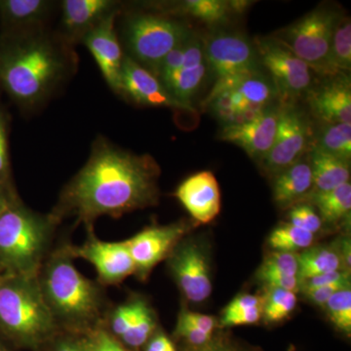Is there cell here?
I'll return each mask as SVG.
<instances>
[{
    "label": "cell",
    "instance_id": "d4e9b609",
    "mask_svg": "<svg viewBox=\"0 0 351 351\" xmlns=\"http://www.w3.org/2000/svg\"><path fill=\"white\" fill-rule=\"evenodd\" d=\"M207 69L206 62L196 68H181L160 82L182 108L191 110V99L204 80Z\"/></svg>",
    "mask_w": 351,
    "mask_h": 351
},
{
    "label": "cell",
    "instance_id": "ac0fdd59",
    "mask_svg": "<svg viewBox=\"0 0 351 351\" xmlns=\"http://www.w3.org/2000/svg\"><path fill=\"white\" fill-rule=\"evenodd\" d=\"M120 4L112 0H64L62 1L61 38L71 44L82 41L110 14L119 10Z\"/></svg>",
    "mask_w": 351,
    "mask_h": 351
},
{
    "label": "cell",
    "instance_id": "2e32d148",
    "mask_svg": "<svg viewBox=\"0 0 351 351\" xmlns=\"http://www.w3.org/2000/svg\"><path fill=\"white\" fill-rule=\"evenodd\" d=\"M278 119L279 110L267 108L244 123L226 125L219 137L239 145L251 158L262 161L274 145Z\"/></svg>",
    "mask_w": 351,
    "mask_h": 351
},
{
    "label": "cell",
    "instance_id": "3957f363",
    "mask_svg": "<svg viewBox=\"0 0 351 351\" xmlns=\"http://www.w3.org/2000/svg\"><path fill=\"white\" fill-rule=\"evenodd\" d=\"M56 325L38 276L0 272V332L22 345H36Z\"/></svg>",
    "mask_w": 351,
    "mask_h": 351
},
{
    "label": "cell",
    "instance_id": "b9f144b4",
    "mask_svg": "<svg viewBox=\"0 0 351 351\" xmlns=\"http://www.w3.org/2000/svg\"><path fill=\"white\" fill-rule=\"evenodd\" d=\"M265 298L258 297L256 295L244 294L235 298L228 304V306L223 309V315L228 316L232 314L241 313L253 307L263 306Z\"/></svg>",
    "mask_w": 351,
    "mask_h": 351
},
{
    "label": "cell",
    "instance_id": "d6986e66",
    "mask_svg": "<svg viewBox=\"0 0 351 351\" xmlns=\"http://www.w3.org/2000/svg\"><path fill=\"white\" fill-rule=\"evenodd\" d=\"M309 103L314 114L326 125L351 123V88L346 75L336 78L311 91Z\"/></svg>",
    "mask_w": 351,
    "mask_h": 351
},
{
    "label": "cell",
    "instance_id": "d590c367",
    "mask_svg": "<svg viewBox=\"0 0 351 351\" xmlns=\"http://www.w3.org/2000/svg\"><path fill=\"white\" fill-rule=\"evenodd\" d=\"M289 219H290L291 225L313 233V234L319 232L321 226H322V219L311 205H295L291 209Z\"/></svg>",
    "mask_w": 351,
    "mask_h": 351
},
{
    "label": "cell",
    "instance_id": "f1b7e54d",
    "mask_svg": "<svg viewBox=\"0 0 351 351\" xmlns=\"http://www.w3.org/2000/svg\"><path fill=\"white\" fill-rule=\"evenodd\" d=\"M331 68L335 76L348 75L351 69V23L350 18L341 17L331 44Z\"/></svg>",
    "mask_w": 351,
    "mask_h": 351
},
{
    "label": "cell",
    "instance_id": "ee69618b",
    "mask_svg": "<svg viewBox=\"0 0 351 351\" xmlns=\"http://www.w3.org/2000/svg\"><path fill=\"white\" fill-rule=\"evenodd\" d=\"M180 315H182L184 319L191 322L193 326L198 328L201 331L213 336L215 328H216V320L212 316L207 314L193 313L188 309H182Z\"/></svg>",
    "mask_w": 351,
    "mask_h": 351
},
{
    "label": "cell",
    "instance_id": "7a4b0ae2",
    "mask_svg": "<svg viewBox=\"0 0 351 351\" xmlns=\"http://www.w3.org/2000/svg\"><path fill=\"white\" fill-rule=\"evenodd\" d=\"M75 66L71 45L44 27L0 34V90L23 110L43 105Z\"/></svg>",
    "mask_w": 351,
    "mask_h": 351
},
{
    "label": "cell",
    "instance_id": "44dd1931",
    "mask_svg": "<svg viewBox=\"0 0 351 351\" xmlns=\"http://www.w3.org/2000/svg\"><path fill=\"white\" fill-rule=\"evenodd\" d=\"M54 3L47 0H0L1 32H21L44 27Z\"/></svg>",
    "mask_w": 351,
    "mask_h": 351
},
{
    "label": "cell",
    "instance_id": "e575fe53",
    "mask_svg": "<svg viewBox=\"0 0 351 351\" xmlns=\"http://www.w3.org/2000/svg\"><path fill=\"white\" fill-rule=\"evenodd\" d=\"M9 125L10 117L8 112L0 105V184L2 186H12L9 157Z\"/></svg>",
    "mask_w": 351,
    "mask_h": 351
},
{
    "label": "cell",
    "instance_id": "f546056e",
    "mask_svg": "<svg viewBox=\"0 0 351 351\" xmlns=\"http://www.w3.org/2000/svg\"><path fill=\"white\" fill-rule=\"evenodd\" d=\"M313 233L301 230L290 223L277 226L270 233L269 245L276 252L294 253L302 249H307L313 243Z\"/></svg>",
    "mask_w": 351,
    "mask_h": 351
},
{
    "label": "cell",
    "instance_id": "4316f807",
    "mask_svg": "<svg viewBox=\"0 0 351 351\" xmlns=\"http://www.w3.org/2000/svg\"><path fill=\"white\" fill-rule=\"evenodd\" d=\"M313 149L350 162L351 123L330 124L325 126Z\"/></svg>",
    "mask_w": 351,
    "mask_h": 351
},
{
    "label": "cell",
    "instance_id": "8d00e7d4",
    "mask_svg": "<svg viewBox=\"0 0 351 351\" xmlns=\"http://www.w3.org/2000/svg\"><path fill=\"white\" fill-rule=\"evenodd\" d=\"M261 270L278 272L286 276H298V257L294 253L287 252H276L265 258Z\"/></svg>",
    "mask_w": 351,
    "mask_h": 351
},
{
    "label": "cell",
    "instance_id": "c3c4849f",
    "mask_svg": "<svg viewBox=\"0 0 351 351\" xmlns=\"http://www.w3.org/2000/svg\"><path fill=\"white\" fill-rule=\"evenodd\" d=\"M193 351H244L239 350L237 346L230 345V343H226L223 341H211L207 345L200 346V348H195Z\"/></svg>",
    "mask_w": 351,
    "mask_h": 351
},
{
    "label": "cell",
    "instance_id": "4fadbf2b",
    "mask_svg": "<svg viewBox=\"0 0 351 351\" xmlns=\"http://www.w3.org/2000/svg\"><path fill=\"white\" fill-rule=\"evenodd\" d=\"M170 269L182 294L193 302H201L212 293L211 276L206 255L195 243H186L172 254Z\"/></svg>",
    "mask_w": 351,
    "mask_h": 351
},
{
    "label": "cell",
    "instance_id": "ba28073f",
    "mask_svg": "<svg viewBox=\"0 0 351 351\" xmlns=\"http://www.w3.org/2000/svg\"><path fill=\"white\" fill-rule=\"evenodd\" d=\"M205 45V59L212 69L216 82L205 106L219 95L232 91L245 78L258 73V60L255 44L245 36L235 34H219L211 36Z\"/></svg>",
    "mask_w": 351,
    "mask_h": 351
},
{
    "label": "cell",
    "instance_id": "30bf717a",
    "mask_svg": "<svg viewBox=\"0 0 351 351\" xmlns=\"http://www.w3.org/2000/svg\"><path fill=\"white\" fill-rule=\"evenodd\" d=\"M308 125L301 112L292 108L279 110L274 145L261 162L269 174L278 175L298 162L308 143Z\"/></svg>",
    "mask_w": 351,
    "mask_h": 351
},
{
    "label": "cell",
    "instance_id": "f35d334b",
    "mask_svg": "<svg viewBox=\"0 0 351 351\" xmlns=\"http://www.w3.org/2000/svg\"><path fill=\"white\" fill-rule=\"evenodd\" d=\"M300 289L302 291L308 290L321 286L334 285V284H346L350 285V271L348 270H338V271L328 272L320 276L311 277L301 281Z\"/></svg>",
    "mask_w": 351,
    "mask_h": 351
},
{
    "label": "cell",
    "instance_id": "cb8c5ba5",
    "mask_svg": "<svg viewBox=\"0 0 351 351\" xmlns=\"http://www.w3.org/2000/svg\"><path fill=\"white\" fill-rule=\"evenodd\" d=\"M297 257L298 265H299V270H298L299 283L320 274L346 270L339 251L335 250L331 247L307 248L306 251L297 255Z\"/></svg>",
    "mask_w": 351,
    "mask_h": 351
},
{
    "label": "cell",
    "instance_id": "277c9868",
    "mask_svg": "<svg viewBox=\"0 0 351 351\" xmlns=\"http://www.w3.org/2000/svg\"><path fill=\"white\" fill-rule=\"evenodd\" d=\"M52 221L11 201L0 213V272L38 277Z\"/></svg>",
    "mask_w": 351,
    "mask_h": 351
},
{
    "label": "cell",
    "instance_id": "9c48e42d",
    "mask_svg": "<svg viewBox=\"0 0 351 351\" xmlns=\"http://www.w3.org/2000/svg\"><path fill=\"white\" fill-rule=\"evenodd\" d=\"M254 44L261 64L269 71L276 96L284 103L308 93L313 71L304 61L272 36L257 38Z\"/></svg>",
    "mask_w": 351,
    "mask_h": 351
},
{
    "label": "cell",
    "instance_id": "52a82bcc",
    "mask_svg": "<svg viewBox=\"0 0 351 351\" xmlns=\"http://www.w3.org/2000/svg\"><path fill=\"white\" fill-rule=\"evenodd\" d=\"M339 19L338 10L332 6L321 5L271 36L292 51L311 71L335 77L330 53Z\"/></svg>",
    "mask_w": 351,
    "mask_h": 351
},
{
    "label": "cell",
    "instance_id": "83f0119b",
    "mask_svg": "<svg viewBox=\"0 0 351 351\" xmlns=\"http://www.w3.org/2000/svg\"><path fill=\"white\" fill-rule=\"evenodd\" d=\"M178 6L182 13L208 25L223 24L234 12L232 1L223 0H188Z\"/></svg>",
    "mask_w": 351,
    "mask_h": 351
},
{
    "label": "cell",
    "instance_id": "8fae6325",
    "mask_svg": "<svg viewBox=\"0 0 351 351\" xmlns=\"http://www.w3.org/2000/svg\"><path fill=\"white\" fill-rule=\"evenodd\" d=\"M186 232V223H176L145 228L125 240L135 265V274L142 278L149 276L157 263L172 253Z\"/></svg>",
    "mask_w": 351,
    "mask_h": 351
},
{
    "label": "cell",
    "instance_id": "f6af8a7d",
    "mask_svg": "<svg viewBox=\"0 0 351 351\" xmlns=\"http://www.w3.org/2000/svg\"><path fill=\"white\" fill-rule=\"evenodd\" d=\"M90 351H126L106 332H99L90 341Z\"/></svg>",
    "mask_w": 351,
    "mask_h": 351
},
{
    "label": "cell",
    "instance_id": "7bdbcfd3",
    "mask_svg": "<svg viewBox=\"0 0 351 351\" xmlns=\"http://www.w3.org/2000/svg\"><path fill=\"white\" fill-rule=\"evenodd\" d=\"M350 287V285L346 284H334V285L321 286V287H316L308 289V290L302 291L304 295L308 298L309 301L314 302L317 306H324L328 302V300L332 297L335 293L341 290V289Z\"/></svg>",
    "mask_w": 351,
    "mask_h": 351
},
{
    "label": "cell",
    "instance_id": "836d02e7",
    "mask_svg": "<svg viewBox=\"0 0 351 351\" xmlns=\"http://www.w3.org/2000/svg\"><path fill=\"white\" fill-rule=\"evenodd\" d=\"M144 302L143 300H134L121 304L113 311L110 317V327L113 334L122 338L128 332L135 322Z\"/></svg>",
    "mask_w": 351,
    "mask_h": 351
},
{
    "label": "cell",
    "instance_id": "6da1fadb",
    "mask_svg": "<svg viewBox=\"0 0 351 351\" xmlns=\"http://www.w3.org/2000/svg\"><path fill=\"white\" fill-rule=\"evenodd\" d=\"M160 168L149 154H132L99 138L86 164L64 188L60 213L91 223L101 216L120 217L158 200Z\"/></svg>",
    "mask_w": 351,
    "mask_h": 351
},
{
    "label": "cell",
    "instance_id": "681fc988",
    "mask_svg": "<svg viewBox=\"0 0 351 351\" xmlns=\"http://www.w3.org/2000/svg\"><path fill=\"white\" fill-rule=\"evenodd\" d=\"M16 197H17V195H16L12 186H2V184H0V213Z\"/></svg>",
    "mask_w": 351,
    "mask_h": 351
},
{
    "label": "cell",
    "instance_id": "7dc6e473",
    "mask_svg": "<svg viewBox=\"0 0 351 351\" xmlns=\"http://www.w3.org/2000/svg\"><path fill=\"white\" fill-rule=\"evenodd\" d=\"M174 343L166 335L157 334L149 341L145 351H169L174 348Z\"/></svg>",
    "mask_w": 351,
    "mask_h": 351
},
{
    "label": "cell",
    "instance_id": "816d5d0a",
    "mask_svg": "<svg viewBox=\"0 0 351 351\" xmlns=\"http://www.w3.org/2000/svg\"><path fill=\"white\" fill-rule=\"evenodd\" d=\"M169 351H177V350H176V348L174 346V348H171V350Z\"/></svg>",
    "mask_w": 351,
    "mask_h": 351
},
{
    "label": "cell",
    "instance_id": "74e56055",
    "mask_svg": "<svg viewBox=\"0 0 351 351\" xmlns=\"http://www.w3.org/2000/svg\"><path fill=\"white\" fill-rule=\"evenodd\" d=\"M176 334L184 339V341H188L191 346H195V348H200V346L207 345L208 343L212 341L211 335L206 334L198 328L193 326L191 322L184 319L182 315H179V318H178Z\"/></svg>",
    "mask_w": 351,
    "mask_h": 351
},
{
    "label": "cell",
    "instance_id": "7402d4cb",
    "mask_svg": "<svg viewBox=\"0 0 351 351\" xmlns=\"http://www.w3.org/2000/svg\"><path fill=\"white\" fill-rule=\"evenodd\" d=\"M313 189L311 162L300 159L298 162L276 175L274 198L280 206L294 204Z\"/></svg>",
    "mask_w": 351,
    "mask_h": 351
},
{
    "label": "cell",
    "instance_id": "ffe728a7",
    "mask_svg": "<svg viewBox=\"0 0 351 351\" xmlns=\"http://www.w3.org/2000/svg\"><path fill=\"white\" fill-rule=\"evenodd\" d=\"M228 93L230 103L244 121L255 119L265 110L276 97V89L270 80L258 73L245 78Z\"/></svg>",
    "mask_w": 351,
    "mask_h": 351
},
{
    "label": "cell",
    "instance_id": "bcb514c9",
    "mask_svg": "<svg viewBox=\"0 0 351 351\" xmlns=\"http://www.w3.org/2000/svg\"><path fill=\"white\" fill-rule=\"evenodd\" d=\"M54 351H90V341L80 339H64L58 343Z\"/></svg>",
    "mask_w": 351,
    "mask_h": 351
},
{
    "label": "cell",
    "instance_id": "1f68e13d",
    "mask_svg": "<svg viewBox=\"0 0 351 351\" xmlns=\"http://www.w3.org/2000/svg\"><path fill=\"white\" fill-rule=\"evenodd\" d=\"M328 316L339 331L350 336L351 332V290L350 287L341 289L328 300Z\"/></svg>",
    "mask_w": 351,
    "mask_h": 351
},
{
    "label": "cell",
    "instance_id": "f907efd6",
    "mask_svg": "<svg viewBox=\"0 0 351 351\" xmlns=\"http://www.w3.org/2000/svg\"><path fill=\"white\" fill-rule=\"evenodd\" d=\"M0 351H8L7 350L5 346H4L3 343H1V341H0Z\"/></svg>",
    "mask_w": 351,
    "mask_h": 351
},
{
    "label": "cell",
    "instance_id": "d6a6232c",
    "mask_svg": "<svg viewBox=\"0 0 351 351\" xmlns=\"http://www.w3.org/2000/svg\"><path fill=\"white\" fill-rule=\"evenodd\" d=\"M156 317H154L152 309L145 302L135 322L133 323L128 332L122 337V341L131 348L142 346L151 338L156 330Z\"/></svg>",
    "mask_w": 351,
    "mask_h": 351
},
{
    "label": "cell",
    "instance_id": "e0dca14e",
    "mask_svg": "<svg viewBox=\"0 0 351 351\" xmlns=\"http://www.w3.org/2000/svg\"><path fill=\"white\" fill-rule=\"evenodd\" d=\"M175 196L197 223H211L221 212V191L211 171L189 176L178 186Z\"/></svg>",
    "mask_w": 351,
    "mask_h": 351
},
{
    "label": "cell",
    "instance_id": "5bb4252c",
    "mask_svg": "<svg viewBox=\"0 0 351 351\" xmlns=\"http://www.w3.org/2000/svg\"><path fill=\"white\" fill-rule=\"evenodd\" d=\"M120 10L115 11L85 34L82 43L93 55L108 86L119 93L124 54L117 36L115 23Z\"/></svg>",
    "mask_w": 351,
    "mask_h": 351
},
{
    "label": "cell",
    "instance_id": "60d3db41",
    "mask_svg": "<svg viewBox=\"0 0 351 351\" xmlns=\"http://www.w3.org/2000/svg\"><path fill=\"white\" fill-rule=\"evenodd\" d=\"M263 317V306L253 307L241 313L232 314L228 316H221V326H243L258 323Z\"/></svg>",
    "mask_w": 351,
    "mask_h": 351
},
{
    "label": "cell",
    "instance_id": "484cf974",
    "mask_svg": "<svg viewBox=\"0 0 351 351\" xmlns=\"http://www.w3.org/2000/svg\"><path fill=\"white\" fill-rule=\"evenodd\" d=\"M311 199L319 210L321 219L328 223H336L350 213V182H346L332 191L314 193L311 195Z\"/></svg>",
    "mask_w": 351,
    "mask_h": 351
},
{
    "label": "cell",
    "instance_id": "ab89813d",
    "mask_svg": "<svg viewBox=\"0 0 351 351\" xmlns=\"http://www.w3.org/2000/svg\"><path fill=\"white\" fill-rule=\"evenodd\" d=\"M258 278L262 282L267 284L269 288L282 289V290L294 293H297L300 290L298 276H286V274H278V272L258 269Z\"/></svg>",
    "mask_w": 351,
    "mask_h": 351
},
{
    "label": "cell",
    "instance_id": "7c38bea8",
    "mask_svg": "<svg viewBox=\"0 0 351 351\" xmlns=\"http://www.w3.org/2000/svg\"><path fill=\"white\" fill-rule=\"evenodd\" d=\"M69 254L92 263L103 284L114 285L135 274V265L126 242H106L90 237L84 244L69 248Z\"/></svg>",
    "mask_w": 351,
    "mask_h": 351
},
{
    "label": "cell",
    "instance_id": "603a6c76",
    "mask_svg": "<svg viewBox=\"0 0 351 351\" xmlns=\"http://www.w3.org/2000/svg\"><path fill=\"white\" fill-rule=\"evenodd\" d=\"M309 162L313 171V195L332 191L350 182V161L313 149Z\"/></svg>",
    "mask_w": 351,
    "mask_h": 351
},
{
    "label": "cell",
    "instance_id": "9a60e30c",
    "mask_svg": "<svg viewBox=\"0 0 351 351\" xmlns=\"http://www.w3.org/2000/svg\"><path fill=\"white\" fill-rule=\"evenodd\" d=\"M119 94L141 106L181 108L156 75L125 55Z\"/></svg>",
    "mask_w": 351,
    "mask_h": 351
},
{
    "label": "cell",
    "instance_id": "8992f818",
    "mask_svg": "<svg viewBox=\"0 0 351 351\" xmlns=\"http://www.w3.org/2000/svg\"><path fill=\"white\" fill-rule=\"evenodd\" d=\"M126 55L156 75L164 58L191 36L186 23L160 13H131L122 23Z\"/></svg>",
    "mask_w": 351,
    "mask_h": 351
},
{
    "label": "cell",
    "instance_id": "5b68a950",
    "mask_svg": "<svg viewBox=\"0 0 351 351\" xmlns=\"http://www.w3.org/2000/svg\"><path fill=\"white\" fill-rule=\"evenodd\" d=\"M68 249L55 254L44 269L39 285L55 320L82 326L97 319L101 307L98 288L71 261Z\"/></svg>",
    "mask_w": 351,
    "mask_h": 351
},
{
    "label": "cell",
    "instance_id": "4dcf8cb0",
    "mask_svg": "<svg viewBox=\"0 0 351 351\" xmlns=\"http://www.w3.org/2000/svg\"><path fill=\"white\" fill-rule=\"evenodd\" d=\"M295 306V293L282 289L269 288L263 302V317L267 323L280 322L294 311Z\"/></svg>",
    "mask_w": 351,
    "mask_h": 351
}]
</instances>
